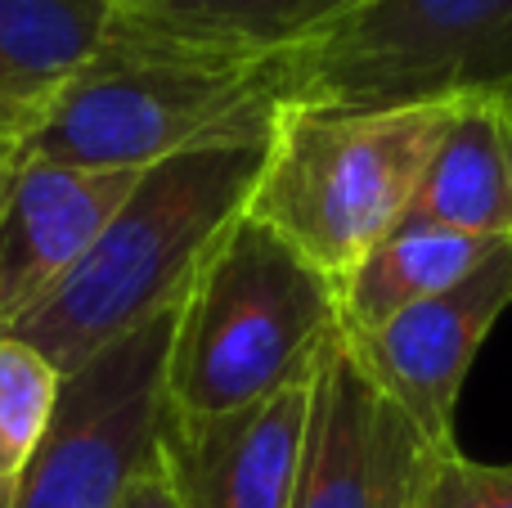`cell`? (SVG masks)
Returning a JSON list of instances; mask_svg holds the SVG:
<instances>
[{
    "mask_svg": "<svg viewBox=\"0 0 512 508\" xmlns=\"http://www.w3.org/2000/svg\"><path fill=\"white\" fill-rule=\"evenodd\" d=\"M292 104V54H212L108 27L18 153L86 171H149L185 153L265 149Z\"/></svg>",
    "mask_w": 512,
    "mask_h": 508,
    "instance_id": "6da1fadb",
    "label": "cell"
},
{
    "mask_svg": "<svg viewBox=\"0 0 512 508\" xmlns=\"http://www.w3.org/2000/svg\"><path fill=\"white\" fill-rule=\"evenodd\" d=\"M265 149H212L140 171L86 257L14 329L59 374L185 297L198 261L248 207Z\"/></svg>",
    "mask_w": 512,
    "mask_h": 508,
    "instance_id": "7a4b0ae2",
    "label": "cell"
},
{
    "mask_svg": "<svg viewBox=\"0 0 512 508\" xmlns=\"http://www.w3.org/2000/svg\"><path fill=\"white\" fill-rule=\"evenodd\" d=\"M342 333L337 284L265 221L239 212L176 302L171 414H221L310 383Z\"/></svg>",
    "mask_w": 512,
    "mask_h": 508,
    "instance_id": "3957f363",
    "label": "cell"
},
{
    "mask_svg": "<svg viewBox=\"0 0 512 508\" xmlns=\"http://www.w3.org/2000/svg\"><path fill=\"white\" fill-rule=\"evenodd\" d=\"M445 108L450 99L400 108L292 104L265 144L243 212L337 284L405 221Z\"/></svg>",
    "mask_w": 512,
    "mask_h": 508,
    "instance_id": "277c9868",
    "label": "cell"
},
{
    "mask_svg": "<svg viewBox=\"0 0 512 508\" xmlns=\"http://www.w3.org/2000/svg\"><path fill=\"white\" fill-rule=\"evenodd\" d=\"M297 104L400 108L512 90V0H364L292 54Z\"/></svg>",
    "mask_w": 512,
    "mask_h": 508,
    "instance_id": "5b68a950",
    "label": "cell"
},
{
    "mask_svg": "<svg viewBox=\"0 0 512 508\" xmlns=\"http://www.w3.org/2000/svg\"><path fill=\"white\" fill-rule=\"evenodd\" d=\"M176 306L63 374L45 441L14 486V508H113L162 455L167 351Z\"/></svg>",
    "mask_w": 512,
    "mask_h": 508,
    "instance_id": "8992f818",
    "label": "cell"
},
{
    "mask_svg": "<svg viewBox=\"0 0 512 508\" xmlns=\"http://www.w3.org/2000/svg\"><path fill=\"white\" fill-rule=\"evenodd\" d=\"M436 450L351 356L346 338L310 378V423L288 508H414Z\"/></svg>",
    "mask_w": 512,
    "mask_h": 508,
    "instance_id": "52a82bcc",
    "label": "cell"
},
{
    "mask_svg": "<svg viewBox=\"0 0 512 508\" xmlns=\"http://www.w3.org/2000/svg\"><path fill=\"white\" fill-rule=\"evenodd\" d=\"M512 306V243L495 248L468 279L391 315L369 333H342L351 356L382 396L432 441L454 446V410L472 356Z\"/></svg>",
    "mask_w": 512,
    "mask_h": 508,
    "instance_id": "ba28073f",
    "label": "cell"
},
{
    "mask_svg": "<svg viewBox=\"0 0 512 508\" xmlns=\"http://www.w3.org/2000/svg\"><path fill=\"white\" fill-rule=\"evenodd\" d=\"M140 171H86L27 158L0 185V333H14L86 257Z\"/></svg>",
    "mask_w": 512,
    "mask_h": 508,
    "instance_id": "9c48e42d",
    "label": "cell"
},
{
    "mask_svg": "<svg viewBox=\"0 0 512 508\" xmlns=\"http://www.w3.org/2000/svg\"><path fill=\"white\" fill-rule=\"evenodd\" d=\"M310 423V383L221 414H167L162 468L185 508H288Z\"/></svg>",
    "mask_w": 512,
    "mask_h": 508,
    "instance_id": "30bf717a",
    "label": "cell"
},
{
    "mask_svg": "<svg viewBox=\"0 0 512 508\" xmlns=\"http://www.w3.org/2000/svg\"><path fill=\"white\" fill-rule=\"evenodd\" d=\"M405 221L512 243V90L450 99Z\"/></svg>",
    "mask_w": 512,
    "mask_h": 508,
    "instance_id": "8fae6325",
    "label": "cell"
},
{
    "mask_svg": "<svg viewBox=\"0 0 512 508\" xmlns=\"http://www.w3.org/2000/svg\"><path fill=\"white\" fill-rule=\"evenodd\" d=\"M364 0H113V32L212 54H297Z\"/></svg>",
    "mask_w": 512,
    "mask_h": 508,
    "instance_id": "7c38bea8",
    "label": "cell"
},
{
    "mask_svg": "<svg viewBox=\"0 0 512 508\" xmlns=\"http://www.w3.org/2000/svg\"><path fill=\"white\" fill-rule=\"evenodd\" d=\"M113 0H0V131L23 140L41 108L95 59Z\"/></svg>",
    "mask_w": 512,
    "mask_h": 508,
    "instance_id": "4fadbf2b",
    "label": "cell"
},
{
    "mask_svg": "<svg viewBox=\"0 0 512 508\" xmlns=\"http://www.w3.org/2000/svg\"><path fill=\"white\" fill-rule=\"evenodd\" d=\"M495 248L504 243L472 239V234L441 230V225L400 221L387 239H378L337 279L342 333H369L387 324L391 315L445 293L459 279H468Z\"/></svg>",
    "mask_w": 512,
    "mask_h": 508,
    "instance_id": "5bb4252c",
    "label": "cell"
},
{
    "mask_svg": "<svg viewBox=\"0 0 512 508\" xmlns=\"http://www.w3.org/2000/svg\"><path fill=\"white\" fill-rule=\"evenodd\" d=\"M63 374L32 347V342L0 333V482L18 486L45 441L59 405Z\"/></svg>",
    "mask_w": 512,
    "mask_h": 508,
    "instance_id": "9a60e30c",
    "label": "cell"
},
{
    "mask_svg": "<svg viewBox=\"0 0 512 508\" xmlns=\"http://www.w3.org/2000/svg\"><path fill=\"white\" fill-rule=\"evenodd\" d=\"M414 508H512V464H481L459 450L436 455Z\"/></svg>",
    "mask_w": 512,
    "mask_h": 508,
    "instance_id": "2e32d148",
    "label": "cell"
},
{
    "mask_svg": "<svg viewBox=\"0 0 512 508\" xmlns=\"http://www.w3.org/2000/svg\"><path fill=\"white\" fill-rule=\"evenodd\" d=\"M113 508H185L180 504V495H176V486H171L167 468H162V455L153 459V464L144 468L131 486H126L122 500H117Z\"/></svg>",
    "mask_w": 512,
    "mask_h": 508,
    "instance_id": "e0dca14e",
    "label": "cell"
},
{
    "mask_svg": "<svg viewBox=\"0 0 512 508\" xmlns=\"http://www.w3.org/2000/svg\"><path fill=\"white\" fill-rule=\"evenodd\" d=\"M18 162V135H9V131H0V185H5V176H9V167Z\"/></svg>",
    "mask_w": 512,
    "mask_h": 508,
    "instance_id": "ac0fdd59",
    "label": "cell"
},
{
    "mask_svg": "<svg viewBox=\"0 0 512 508\" xmlns=\"http://www.w3.org/2000/svg\"><path fill=\"white\" fill-rule=\"evenodd\" d=\"M0 508H14V486L0 482Z\"/></svg>",
    "mask_w": 512,
    "mask_h": 508,
    "instance_id": "d6986e66",
    "label": "cell"
}]
</instances>
